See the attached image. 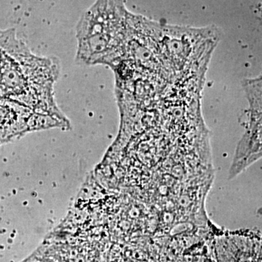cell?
I'll use <instances>...</instances> for the list:
<instances>
[{
  "instance_id": "cell-1",
  "label": "cell",
  "mask_w": 262,
  "mask_h": 262,
  "mask_svg": "<svg viewBox=\"0 0 262 262\" xmlns=\"http://www.w3.org/2000/svg\"><path fill=\"white\" fill-rule=\"evenodd\" d=\"M56 58L36 56L14 29L0 30V144L18 137L38 116L57 117Z\"/></svg>"
},
{
  "instance_id": "cell-2",
  "label": "cell",
  "mask_w": 262,
  "mask_h": 262,
  "mask_svg": "<svg viewBox=\"0 0 262 262\" xmlns=\"http://www.w3.org/2000/svg\"><path fill=\"white\" fill-rule=\"evenodd\" d=\"M130 14L124 0H96L77 25V61L91 65L106 61L123 41Z\"/></svg>"
}]
</instances>
